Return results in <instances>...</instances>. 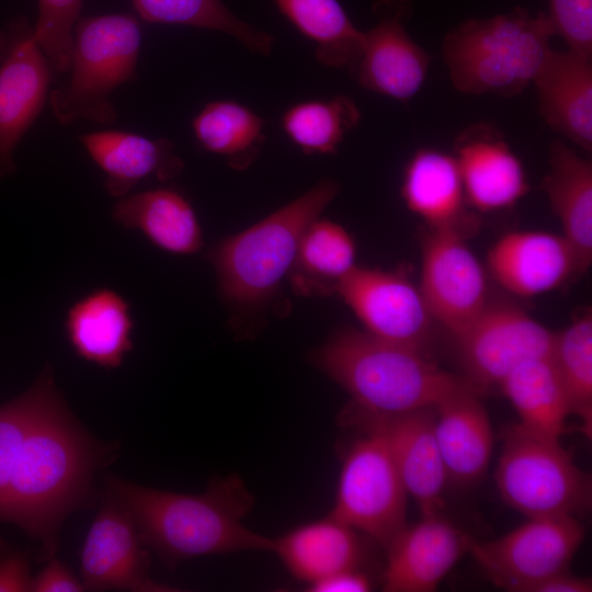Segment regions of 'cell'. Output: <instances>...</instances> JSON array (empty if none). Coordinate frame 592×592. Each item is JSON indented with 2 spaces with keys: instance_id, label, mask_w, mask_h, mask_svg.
I'll return each instance as SVG.
<instances>
[{
  "instance_id": "5",
  "label": "cell",
  "mask_w": 592,
  "mask_h": 592,
  "mask_svg": "<svg viewBox=\"0 0 592 592\" xmlns=\"http://www.w3.org/2000/svg\"><path fill=\"white\" fill-rule=\"evenodd\" d=\"M553 35L546 13L514 8L460 23L444 37L442 54L458 91L513 96L533 83L551 50Z\"/></svg>"
},
{
  "instance_id": "22",
  "label": "cell",
  "mask_w": 592,
  "mask_h": 592,
  "mask_svg": "<svg viewBox=\"0 0 592 592\" xmlns=\"http://www.w3.org/2000/svg\"><path fill=\"white\" fill-rule=\"evenodd\" d=\"M94 163L104 172L105 191L122 198L143 179L160 181L178 177L184 162L167 138L151 139L123 130H100L79 136Z\"/></svg>"
},
{
  "instance_id": "37",
  "label": "cell",
  "mask_w": 592,
  "mask_h": 592,
  "mask_svg": "<svg viewBox=\"0 0 592 592\" xmlns=\"http://www.w3.org/2000/svg\"><path fill=\"white\" fill-rule=\"evenodd\" d=\"M33 592H80L86 591L71 570L54 557L48 559L43 570L33 578Z\"/></svg>"
},
{
  "instance_id": "21",
  "label": "cell",
  "mask_w": 592,
  "mask_h": 592,
  "mask_svg": "<svg viewBox=\"0 0 592 592\" xmlns=\"http://www.w3.org/2000/svg\"><path fill=\"white\" fill-rule=\"evenodd\" d=\"M401 194L409 209L431 229L452 230L467 238L479 226L466 207L454 156L429 148L418 150L405 170Z\"/></svg>"
},
{
  "instance_id": "6",
  "label": "cell",
  "mask_w": 592,
  "mask_h": 592,
  "mask_svg": "<svg viewBox=\"0 0 592 592\" xmlns=\"http://www.w3.org/2000/svg\"><path fill=\"white\" fill-rule=\"evenodd\" d=\"M141 30L132 12L79 19L73 27L71 75L48 94L62 126L78 119L111 124L117 118L111 94L137 78Z\"/></svg>"
},
{
  "instance_id": "39",
  "label": "cell",
  "mask_w": 592,
  "mask_h": 592,
  "mask_svg": "<svg viewBox=\"0 0 592 592\" xmlns=\"http://www.w3.org/2000/svg\"><path fill=\"white\" fill-rule=\"evenodd\" d=\"M372 589V580L358 568L335 572L308 585L311 592H368Z\"/></svg>"
},
{
  "instance_id": "29",
  "label": "cell",
  "mask_w": 592,
  "mask_h": 592,
  "mask_svg": "<svg viewBox=\"0 0 592 592\" xmlns=\"http://www.w3.org/2000/svg\"><path fill=\"white\" fill-rule=\"evenodd\" d=\"M355 242L339 224L318 217L304 231L289 273L295 293L334 294L337 284L355 266Z\"/></svg>"
},
{
  "instance_id": "33",
  "label": "cell",
  "mask_w": 592,
  "mask_h": 592,
  "mask_svg": "<svg viewBox=\"0 0 592 592\" xmlns=\"http://www.w3.org/2000/svg\"><path fill=\"white\" fill-rule=\"evenodd\" d=\"M360 119L361 112L354 101L346 95H338L293 105L284 113L282 126L304 152L332 155Z\"/></svg>"
},
{
  "instance_id": "35",
  "label": "cell",
  "mask_w": 592,
  "mask_h": 592,
  "mask_svg": "<svg viewBox=\"0 0 592 592\" xmlns=\"http://www.w3.org/2000/svg\"><path fill=\"white\" fill-rule=\"evenodd\" d=\"M37 5L34 38L53 71L67 72L71 64L73 27L79 20L82 0H37Z\"/></svg>"
},
{
  "instance_id": "4",
  "label": "cell",
  "mask_w": 592,
  "mask_h": 592,
  "mask_svg": "<svg viewBox=\"0 0 592 592\" xmlns=\"http://www.w3.org/2000/svg\"><path fill=\"white\" fill-rule=\"evenodd\" d=\"M332 180L309 191L247 229L216 244L209 260L218 291L238 314L261 311L276 297L291 273L306 228L339 193Z\"/></svg>"
},
{
  "instance_id": "32",
  "label": "cell",
  "mask_w": 592,
  "mask_h": 592,
  "mask_svg": "<svg viewBox=\"0 0 592 592\" xmlns=\"http://www.w3.org/2000/svg\"><path fill=\"white\" fill-rule=\"evenodd\" d=\"M148 23L175 24L231 35L253 53L269 55L274 37L237 18L221 0H132Z\"/></svg>"
},
{
  "instance_id": "17",
  "label": "cell",
  "mask_w": 592,
  "mask_h": 592,
  "mask_svg": "<svg viewBox=\"0 0 592 592\" xmlns=\"http://www.w3.org/2000/svg\"><path fill=\"white\" fill-rule=\"evenodd\" d=\"M473 538L440 513L421 515L387 546L383 573L386 592H432L469 553Z\"/></svg>"
},
{
  "instance_id": "8",
  "label": "cell",
  "mask_w": 592,
  "mask_h": 592,
  "mask_svg": "<svg viewBox=\"0 0 592 592\" xmlns=\"http://www.w3.org/2000/svg\"><path fill=\"white\" fill-rule=\"evenodd\" d=\"M344 455L329 513L385 549L407 525L408 492L384 439L368 429Z\"/></svg>"
},
{
  "instance_id": "16",
  "label": "cell",
  "mask_w": 592,
  "mask_h": 592,
  "mask_svg": "<svg viewBox=\"0 0 592 592\" xmlns=\"http://www.w3.org/2000/svg\"><path fill=\"white\" fill-rule=\"evenodd\" d=\"M143 545L133 519L107 492L81 550L80 570L86 590L178 591L151 579L150 559Z\"/></svg>"
},
{
  "instance_id": "18",
  "label": "cell",
  "mask_w": 592,
  "mask_h": 592,
  "mask_svg": "<svg viewBox=\"0 0 592 592\" xmlns=\"http://www.w3.org/2000/svg\"><path fill=\"white\" fill-rule=\"evenodd\" d=\"M466 202L479 212L514 205L528 191L521 160L491 125L479 123L464 129L455 140Z\"/></svg>"
},
{
  "instance_id": "3",
  "label": "cell",
  "mask_w": 592,
  "mask_h": 592,
  "mask_svg": "<svg viewBox=\"0 0 592 592\" xmlns=\"http://www.w3.org/2000/svg\"><path fill=\"white\" fill-rule=\"evenodd\" d=\"M309 358L350 394L354 406L375 413L437 407L456 396L489 392L413 349L352 327L332 332Z\"/></svg>"
},
{
  "instance_id": "2",
  "label": "cell",
  "mask_w": 592,
  "mask_h": 592,
  "mask_svg": "<svg viewBox=\"0 0 592 592\" xmlns=\"http://www.w3.org/2000/svg\"><path fill=\"white\" fill-rule=\"evenodd\" d=\"M72 459L67 405L45 367L0 407V520L27 530L60 491Z\"/></svg>"
},
{
  "instance_id": "36",
  "label": "cell",
  "mask_w": 592,
  "mask_h": 592,
  "mask_svg": "<svg viewBox=\"0 0 592 592\" xmlns=\"http://www.w3.org/2000/svg\"><path fill=\"white\" fill-rule=\"evenodd\" d=\"M546 14L568 49L592 56V0H548Z\"/></svg>"
},
{
  "instance_id": "12",
  "label": "cell",
  "mask_w": 592,
  "mask_h": 592,
  "mask_svg": "<svg viewBox=\"0 0 592 592\" xmlns=\"http://www.w3.org/2000/svg\"><path fill=\"white\" fill-rule=\"evenodd\" d=\"M364 330L426 356L433 318L420 288L402 272L355 266L335 286Z\"/></svg>"
},
{
  "instance_id": "38",
  "label": "cell",
  "mask_w": 592,
  "mask_h": 592,
  "mask_svg": "<svg viewBox=\"0 0 592 592\" xmlns=\"http://www.w3.org/2000/svg\"><path fill=\"white\" fill-rule=\"evenodd\" d=\"M32 581L24 554L12 550L0 557V592L32 591Z\"/></svg>"
},
{
  "instance_id": "23",
  "label": "cell",
  "mask_w": 592,
  "mask_h": 592,
  "mask_svg": "<svg viewBox=\"0 0 592 592\" xmlns=\"http://www.w3.org/2000/svg\"><path fill=\"white\" fill-rule=\"evenodd\" d=\"M481 397L465 394L436 407L434 430L447 482L470 486L488 470L494 436Z\"/></svg>"
},
{
  "instance_id": "7",
  "label": "cell",
  "mask_w": 592,
  "mask_h": 592,
  "mask_svg": "<svg viewBox=\"0 0 592 592\" xmlns=\"http://www.w3.org/2000/svg\"><path fill=\"white\" fill-rule=\"evenodd\" d=\"M494 473L502 500L527 517L574 516L590 510L591 476L573 462L560 440L511 424L502 431Z\"/></svg>"
},
{
  "instance_id": "30",
  "label": "cell",
  "mask_w": 592,
  "mask_h": 592,
  "mask_svg": "<svg viewBox=\"0 0 592 592\" xmlns=\"http://www.w3.org/2000/svg\"><path fill=\"white\" fill-rule=\"evenodd\" d=\"M291 23L316 45L317 59L330 67L355 65L364 32L356 29L338 0H273Z\"/></svg>"
},
{
  "instance_id": "25",
  "label": "cell",
  "mask_w": 592,
  "mask_h": 592,
  "mask_svg": "<svg viewBox=\"0 0 592 592\" xmlns=\"http://www.w3.org/2000/svg\"><path fill=\"white\" fill-rule=\"evenodd\" d=\"M572 246L581 273L592 261V163L566 141L549 148V171L540 184Z\"/></svg>"
},
{
  "instance_id": "1",
  "label": "cell",
  "mask_w": 592,
  "mask_h": 592,
  "mask_svg": "<svg viewBox=\"0 0 592 592\" xmlns=\"http://www.w3.org/2000/svg\"><path fill=\"white\" fill-rule=\"evenodd\" d=\"M106 487L133 519L143 544L169 569L206 555L273 553L274 538L243 524L254 497L237 474L213 477L200 494L152 489L113 476L106 478Z\"/></svg>"
},
{
  "instance_id": "27",
  "label": "cell",
  "mask_w": 592,
  "mask_h": 592,
  "mask_svg": "<svg viewBox=\"0 0 592 592\" xmlns=\"http://www.w3.org/2000/svg\"><path fill=\"white\" fill-rule=\"evenodd\" d=\"M112 217L170 253L193 254L203 247L201 225L192 205L173 189L158 187L118 198Z\"/></svg>"
},
{
  "instance_id": "24",
  "label": "cell",
  "mask_w": 592,
  "mask_h": 592,
  "mask_svg": "<svg viewBox=\"0 0 592 592\" xmlns=\"http://www.w3.org/2000/svg\"><path fill=\"white\" fill-rule=\"evenodd\" d=\"M65 327L75 352L106 369L121 366L133 349L129 304L110 288H98L77 300Z\"/></svg>"
},
{
  "instance_id": "13",
  "label": "cell",
  "mask_w": 592,
  "mask_h": 592,
  "mask_svg": "<svg viewBox=\"0 0 592 592\" xmlns=\"http://www.w3.org/2000/svg\"><path fill=\"white\" fill-rule=\"evenodd\" d=\"M452 230L429 228L422 244L420 292L434 321L452 337L470 325L490 301L487 274Z\"/></svg>"
},
{
  "instance_id": "40",
  "label": "cell",
  "mask_w": 592,
  "mask_h": 592,
  "mask_svg": "<svg viewBox=\"0 0 592 592\" xmlns=\"http://www.w3.org/2000/svg\"><path fill=\"white\" fill-rule=\"evenodd\" d=\"M592 581L563 571L526 585L522 592H591Z\"/></svg>"
},
{
  "instance_id": "10",
  "label": "cell",
  "mask_w": 592,
  "mask_h": 592,
  "mask_svg": "<svg viewBox=\"0 0 592 592\" xmlns=\"http://www.w3.org/2000/svg\"><path fill=\"white\" fill-rule=\"evenodd\" d=\"M555 337L520 307L490 299L453 339L463 375L490 390L523 362L551 357Z\"/></svg>"
},
{
  "instance_id": "14",
  "label": "cell",
  "mask_w": 592,
  "mask_h": 592,
  "mask_svg": "<svg viewBox=\"0 0 592 592\" xmlns=\"http://www.w3.org/2000/svg\"><path fill=\"white\" fill-rule=\"evenodd\" d=\"M436 407L383 414L349 405L346 424L378 433L386 442L409 496L421 515L440 513L446 473L435 436Z\"/></svg>"
},
{
  "instance_id": "9",
  "label": "cell",
  "mask_w": 592,
  "mask_h": 592,
  "mask_svg": "<svg viewBox=\"0 0 592 592\" xmlns=\"http://www.w3.org/2000/svg\"><path fill=\"white\" fill-rule=\"evenodd\" d=\"M584 534L574 516L528 517L498 538L473 540L469 553L494 585L522 592L535 581L568 571Z\"/></svg>"
},
{
  "instance_id": "11",
  "label": "cell",
  "mask_w": 592,
  "mask_h": 592,
  "mask_svg": "<svg viewBox=\"0 0 592 592\" xmlns=\"http://www.w3.org/2000/svg\"><path fill=\"white\" fill-rule=\"evenodd\" d=\"M52 71L26 19L0 29V180L16 171L15 148L48 100Z\"/></svg>"
},
{
  "instance_id": "28",
  "label": "cell",
  "mask_w": 592,
  "mask_h": 592,
  "mask_svg": "<svg viewBox=\"0 0 592 592\" xmlns=\"http://www.w3.org/2000/svg\"><path fill=\"white\" fill-rule=\"evenodd\" d=\"M499 386L522 428L558 440L567 432L569 402L551 357L523 362Z\"/></svg>"
},
{
  "instance_id": "34",
  "label": "cell",
  "mask_w": 592,
  "mask_h": 592,
  "mask_svg": "<svg viewBox=\"0 0 592 592\" xmlns=\"http://www.w3.org/2000/svg\"><path fill=\"white\" fill-rule=\"evenodd\" d=\"M551 361L565 388L570 414L580 419L579 430L592 432V315L587 311L556 333Z\"/></svg>"
},
{
  "instance_id": "26",
  "label": "cell",
  "mask_w": 592,
  "mask_h": 592,
  "mask_svg": "<svg viewBox=\"0 0 592 592\" xmlns=\"http://www.w3.org/2000/svg\"><path fill=\"white\" fill-rule=\"evenodd\" d=\"M273 553L296 579L309 585L358 568L363 546L354 528L329 514L274 538Z\"/></svg>"
},
{
  "instance_id": "19",
  "label": "cell",
  "mask_w": 592,
  "mask_h": 592,
  "mask_svg": "<svg viewBox=\"0 0 592 592\" xmlns=\"http://www.w3.org/2000/svg\"><path fill=\"white\" fill-rule=\"evenodd\" d=\"M488 266L499 284L523 297L551 291L581 273L568 240L544 231L506 234L488 252Z\"/></svg>"
},
{
  "instance_id": "15",
  "label": "cell",
  "mask_w": 592,
  "mask_h": 592,
  "mask_svg": "<svg viewBox=\"0 0 592 592\" xmlns=\"http://www.w3.org/2000/svg\"><path fill=\"white\" fill-rule=\"evenodd\" d=\"M374 12L378 21L364 32L361 54L351 70L363 88L408 101L421 89L431 61L406 30L411 3L379 0Z\"/></svg>"
},
{
  "instance_id": "31",
  "label": "cell",
  "mask_w": 592,
  "mask_h": 592,
  "mask_svg": "<svg viewBox=\"0 0 592 592\" xmlns=\"http://www.w3.org/2000/svg\"><path fill=\"white\" fill-rule=\"evenodd\" d=\"M192 127L205 150L225 157L237 170L253 162L265 138L262 118L234 101L207 103L194 117Z\"/></svg>"
},
{
  "instance_id": "20",
  "label": "cell",
  "mask_w": 592,
  "mask_h": 592,
  "mask_svg": "<svg viewBox=\"0 0 592 592\" xmlns=\"http://www.w3.org/2000/svg\"><path fill=\"white\" fill-rule=\"evenodd\" d=\"M591 57L551 48L533 81L543 119L585 151L592 148Z\"/></svg>"
}]
</instances>
